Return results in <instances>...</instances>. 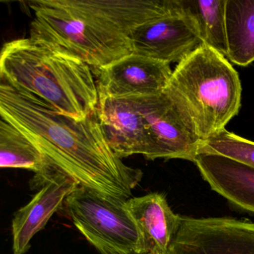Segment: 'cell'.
Listing matches in <instances>:
<instances>
[{
  "mask_svg": "<svg viewBox=\"0 0 254 254\" xmlns=\"http://www.w3.org/2000/svg\"><path fill=\"white\" fill-rule=\"evenodd\" d=\"M0 117L80 187L127 201L141 180V170L128 167L112 150L96 111L83 119L68 117L0 79Z\"/></svg>",
  "mask_w": 254,
  "mask_h": 254,
  "instance_id": "obj_1",
  "label": "cell"
},
{
  "mask_svg": "<svg viewBox=\"0 0 254 254\" xmlns=\"http://www.w3.org/2000/svg\"><path fill=\"white\" fill-rule=\"evenodd\" d=\"M31 40L96 69L132 53L130 34L179 0H34Z\"/></svg>",
  "mask_w": 254,
  "mask_h": 254,
  "instance_id": "obj_2",
  "label": "cell"
},
{
  "mask_svg": "<svg viewBox=\"0 0 254 254\" xmlns=\"http://www.w3.org/2000/svg\"><path fill=\"white\" fill-rule=\"evenodd\" d=\"M0 79L68 117L85 119L98 107L99 94L91 67L30 37L3 45Z\"/></svg>",
  "mask_w": 254,
  "mask_h": 254,
  "instance_id": "obj_3",
  "label": "cell"
},
{
  "mask_svg": "<svg viewBox=\"0 0 254 254\" xmlns=\"http://www.w3.org/2000/svg\"><path fill=\"white\" fill-rule=\"evenodd\" d=\"M242 90L238 73L225 56L201 44L176 65L164 93L203 141L238 114Z\"/></svg>",
  "mask_w": 254,
  "mask_h": 254,
  "instance_id": "obj_4",
  "label": "cell"
},
{
  "mask_svg": "<svg viewBox=\"0 0 254 254\" xmlns=\"http://www.w3.org/2000/svg\"><path fill=\"white\" fill-rule=\"evenodd\" d=\"M126 202L77 186L62 207L101 254H142L140 233Z\"/></svg>",
  "mask_w": 254,
  "mask_h": 254,
  "instance_id": "obj_5",
  "label": "cell"
},
{
  "mask_svg": "<svg viewBox=\"0 0 254 254\" xmlns=\"http://www.w3.org/2000/svg\"><path fill=\"white\" fill-rule=\"evenodd\" d=\"M130 39L132 53L170 64H179L203 44L183 0L166 14L136 27Z\"/></svg>",
  "mask_w": 254,
  "mask_h": 254,
  "instance_id": "obj_6",
  "label": "cell"
},
{
  "mask_svg": "<svg viewBox=\"0 0 254 254\" xmlns=\"http://www.w3.org/2000/svg\"><path fill=\"white\" fill-rule=\"evenodd\" d=\"M170 254H254V223L181 216Z\"/></svg>",
  "mask_w": 254,
  "mask_h": 254,
  "instance_id": "obj_7",
  "label": "cell"
},
{
  "mask_svg": "<svg viewBox=\"0 0 254 254\" xmlns=\"http://www.w3.org/2000/svg\"><path fill=\"white\" fill-rule=\"evenodd\" d=\"M138 98L148 137L145 158L193 162L201 140L186 126L167 95L163 92Z\"/></svg>",
  "mask_w": 254,
  "mask_h": 254,
  "instance_id": "obj_8",
  "label": "cell"
},
{
  "mask_svg": "<svg viewBox=\"0 0 254 254\" xmlns=\"http://www.w3.org/2000/svg\"><path fill=\"white\" fill-rule=\"evenodd\" d=\"M170 63L131 53L98 69V94L104 96H147L163 93L173 74Z\"/></svg>",
  "mask_w": 254,
  "mask_h": 254,
  "instance_id": "obj_9",
  "label": "cell"
},
{
  "mask_svg": "<svg viewBox=\"0 0 254 254\" xmlns=\"http://www.w3.org/2000/svg\"><path fill=\"white\" fill-rule=\"evenodd\" d=\"M39 185L41 189L15 213L12 219L13 254H25L29 251L33 238L44 229L52 216L62 208L66 197L78 186L72 179L52 166Z\"/></svg>",
  "mask_w": 254,
  "mask_h": 254,
  "instance_id": "obj_10",
  "label": "cell"
},
{
  "mask_svg": "<svg viewBox=\"0 0 254 254\" xmlns=\"http://www.w3.org/2000/svg\"><path fill=\"white\" fill-rule=\"evenodd\" d=\"M96 113L110 148L119 158L134 155L146 157L147 133L138 96L99 95Z\"/></svg>",
  "mask_w": 254,
  "mask_h": 254,
  "instance_id": "obj_11",
  "label": "cell"
},
{
  "mask_svg": "<svg viewBox=\"0 0 254 254\" xmlns=\"http://www.w3.org/2000/svg\"><path fill=\"white\" fill-rule=\"evenodd\" d=\"M127 208L141 238L142 254H170L181 216L170 208L163 193H149L129 198Z\"/></svg>",
  "mask_w": 254,
  "mask_h": 254,
  "instance_id": "obj_12",
  "label": "cell"
},
{
  "mask_svg": "<svg viewBox=\"0 0 254 254\" xmlns=\"http://www.w3.org/2000/svg\"><path fill=\"white\" fill-rule=\"evenodd\" d=\"M215 192L240 210L254 214V169L231 158L198 153L193 161Z\"/></svg>",
  "mask_w": 254,
  "mask_h": 254,
  "instance_id": "obj_13",
  "label": "cell"
},
{
  "mask_svg": "<svg viewBox=\"0 0 254 254\" xmlns=\"http://www.w3.org/2000/svg\"><path fill=\"white\" fill-rule=\"evenodd\" d=\"M227 58L246 67L254 61V0H226Z\"/></svg>",
  "mask_w": 254,
  "mask_h": 254,
  "instance_id": "obj_14",
  "label": "cell"
},
{
  "mask_svg": "<svg viewBox=\"0 0 254 254\" xmlns=\"http://www.w3.org/2000/svg\"><path fill=\"white\" fill-rule=\"evenodd\" d=\"M0 168L22 169L40 175L46 161L38 148L19 130L0 117Z\"/></svg>",
  "mask_w": 254,
  "mask_h": 254,
  "instance_id": "obj_15",
  "label": "cell"
},
{
  "mask_svg": "<svg viewBox=\"0 0 254 254\" xmlns=\"http://www.w3.org/2000/svg\"><path fill=\"white\" fill-rule=\"evenodd\" d=\"M183 1L193 18L203 44L227 56L226 0H183Z\"/></svg>",
  "mask_w": 254,
  "mask_h": 254,
  "instance_id": "obj_16",
  "label": "cell"
},
{
  "mask_svg": "<svg viewBox=\"0 0 254 254\" xmlns=\"http://www.w3.org/2000/svg\"><path fill=\"white\" fill-rule=\"evenodd\" d=\"M198 153L222 155L254 169V142L226 129L201 141Z\"/></svg>",
  "mask_w": 254,
  "mask_h": 254,
  "instance_id": "obj_17",
  "label": "cell"
}]
</instances>
